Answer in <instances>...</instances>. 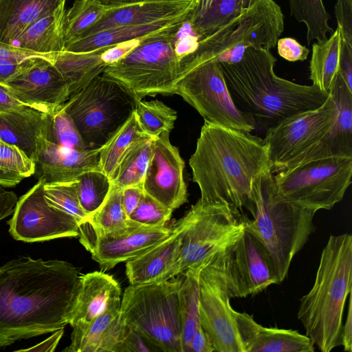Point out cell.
<instances>
[{"mask_svg":"<svg viewBox=\"0 0 352 352\" xmlns=\"http://www.w3.org/2000/svg\"><path fill=\"white\" fill-rule=\"evenodd\" d=\"M80 276L72 264L30 256L0 266V349L69 324Z\"/></svg>","mask_w":352,"mask_h":352,"instance_id":"cell-1","label":"cell"},{"mask_svg":"<svg viewBox=\"0 0 352 352\" xmlns=\"http://www.w3.org/2000/svg\"><path fill=\"white\" fill-rule=\"evenodd\" d=\"M189 165L201 202L226 204L236 213L247 210L254 217V182L271 170L263 139L204 120Z\"/></svg>","mask_w":352,"mask_h":352,"instance_id":"cell-2","label":"cell"},{"mask_svg":"<svg viewBox=\"0 0 352 352\" xmlns=\"http://www.w3.org/2000/svg\"><path fill=\"white\" fill-rule=\"evenodd\" d=\"M276 58L268 50L246 48L236 63H219L236 106L267 129L294 114L322 105L329 93L277 76Z\"/></svg>","mask_w":352,"mask_h":352,"instance_id":"cell-3","label":"cell"},{"mask_svg":"<svg viewBox=\"0 0 352 352\" xmlns=\"http://www.w3.org/2000/svg\"><path fill=\"white\" fill-rule=\"evenodd\" d=\"M352 292V236L331 235L309 292L300 299L297 318L322 352L341 346L342 317Z\"/></svg>","mask_w":352,"mask_h":352,"instance_id":"cell-4","label":"cell"},{"mask_svg":"<svg viewBox=\"0 0 352 352\" xmlns=\"http://www.w3.org/2000/svg\"><path fill=\"white\" fill-rule=\"evenodd\" d=\"M254 217L245 228L258 237L270 253L279 282L287 277L293 258L314 232L316 211L277 199L273 173L268 170L254 182Z\"/></svg>","mask_w":352,"mask_h":352,"instance_id":"cell-5","label":"cell"},{"mask_svg":"<svg viewBox=\"0 0 352 352\" xmlns=\"http://www.w3.org/2000/svg\"><path fill=\"white\" fill-rule=\"evenodd\" d=\"M276 173L274 194L277 199L316 212L331 210L351 184L352 156L312 159Z\"/></svg>","mask_w":352,"mask_h":352,"instance_id":"cell-6","label":"cell"},{"mask_svg":"<svg viewBox=\"0 0 352 352\" xmlns=\"http://www.w3.org/2000/svg\"><path fill=\"white\" fill-rule=\"evenodd\" d=\"M182 279L127 287L120 304L126 325L148 338L162 351L182 352L178 291Z\"/></svg>","mask_w":352,"mask_h":352,"instance_id":"cell-7","label":"cell"},{"mask_svg":"<svg viewBox=\"0 0 352 352\" xmlns=\"http://www.w3.org/2000/svg\"><path fill=\"white\" fill-rule=\"evenodd\" d=\"M136 99L120 83L98 75L63 104L91 149L102 147L133 113Z\"/></svg>","mask_w":352,"mask_h":352,"instance_id":"cell-8","label":"cell"},{"mask_svg":"<svg viewBox=\"0 0 352 352\" xmlns=\"http://www.w3.org/2000/svg\"><path fill=\"white\" fill-rule=\"evenodd\" d=\"M179 33L148 39L108 65L102 74L120 83L136 100L146 96L175 94L180 78V59L175 50Z\"/></svg>","mask_w":352,"mask_h":352,"instance_id":"cell-9","label":"cell"},{"mask_svg":"<svg viewBox=\"0 0 352 352\" xmlns=\"http://www.w3.org/2000/svg\"><path fill=\"white\" fill-rule=\"evenodd\" d=\"M247 217L226 204L198 200L173 225L182 238L179 275L234 243L243 234Z\"/></svg>","mask_w":352,"mask_h":352,"instance_id":"cell-10","label":"cell"},{"mask_svg":"<svg viewBox=\"0 0 352 352\" xmlns=\"http://www.w3.org/2000/svg\"><path fill=\"white\" fill-rule=\"evenodd\" d=\"M338 116L336 101L329 96L320 107L300 112L280 121L266 130L263 139L272 173L296 164L324 140Z\"/></svg>","mask_w":352,"mask_h":352,"instance_id":"cell-11","label":"cell"},{"mask_svg":"<svg viewBox=\"0 0 352 352\" xmlns=\"http://www.w3.org/2000/svg\"><path fill=\"white\" fill-rule=\"evenodd\" d=\"M175 94L206 121L250 133L256 127L254 118L233 102L217 61L206 62L188 72L177 82Z\"/></svg>","mask_w":352,"mask_h":352,"instance_id":"cell-12","label":"cell"},{"mask_svg":"<svg viewBox=\"0 0 352 352\" xmlns=\"http://www.w3.org/2000/svg\"><path fill=\"white\" fill-rule=\"evenodd\" d=\"M223 250L207 260L199 274V319L214 351L243 352L230 305Z\"/></svg>","mask_w":352,"mask_h":352,"instance_id":"cell-13","label":"cell"},{"mask_svg":"<svg viewBox=\"0 0 352 352\" xmlns=\"http://www.w3.org/2000/svg\"><path fill=\"white\" fill-rule=\"evenodd\" d=\"M45 183L39 179L18 199L8 221L9 232L14 239L32 243L78 236L80 222L47 203L44 196Z\"/></svg>","mask_w":352,"mask_h":352,"instance_id":"cell-14","label":"cell"},{"mask_svg":"<svg viewBox=\"0 0 352 352\" xmlns=\"http://www.w3.org/2000/svg\"><path fill=\"white\" fill-rule=\"evenodd\" d=\"M223 255L232 298L256 295L279 284L270 253L245 228L241 236L223 250Z\"/></svg>","mask_w":352,"mask_h":352,"instance_id":"cell-15","label":"cell"},{"mask_svg":"<svg viewBox=\"0 0 352 352\" xmlns=\"http://www.w3.org/2000/svg\"><path fill=\"white\" fill-rule=\"evenodd\" d=\"M168 132L153 139L152 155L143 182V191L164 206L174 210L188 201L184 179L185 163Z\"/></svg>","mask_w":352,"mask_h":352,"instance_id":"cell-16","label":"cell"},{"mask_svg":"<svg viewBox=\"0 0 352 352\" xmlns=\"http://www.w3.org/2000/svg\"><path fill=\"white\" fill-rule=\"evenodd\" d=\"M170 232L171 228L166 226H140L120 236L101 237L96 236L89 224L85 221L79 225L78 236L80 243L91 253L92 259L101 268L110 270L118 263L143 254Z\"/></svg>","mask_w":352,"mask_h":352,"instance_id":"cell-17","label":"cell"},{"mask_svg":"<svg viewBox=\"0 0 352 352\" xmlns=\"http://www.w3.org/2000/svg\"><path fill=\"white\" fill-rule=\"evenodd\" d=\"M3 86L20 102L43 113L54 111L70 96L60 72L44 58H40L23 76Z\"/></svg>","mask_w":352,"mask_h":352,"instance_id":"cell-18","label":"cell"},{"mask_svg":"<svg viewBox=\"0 0 352 352\" xmlns=\"http://www.w3.org/2000/svg\"><path fill=\"white\" fill-rule=\"evenodd\" d=\"M99 152L100 148L78 151L62 147L41 134L36 143L35 173L45 183L72 182L85 172L100 170Z\"/></svg>","mask_w":352,"mask_h":352,"instance_id":"cell-19","label":"cell"},{"mask_svg":"<svg viewBox=\"0 0 352 352\" xmlns=\"http://www.w3.org/2000/svg\"><path fill=\"white\" fill-rule=\"evenodd\" d=\"M199 2L200 0H151L130 4L113 5L78 39L111 28L150 23L191 14L196 11Z\"/></svg>","mask_w":352,"mask_h":352,"instance_id":"cell-20","label":"cell"},{"mask_svg":"<svg viewBox=\"0 0 352 352\" xmlns=\"http://www.w3.org/2000/svg\"><path fill=\"white\" fill-rule=\"evenodd\" d=\"M181 248L180 233L173 226L166 239L126 261V275L130 285L158 283L179 276Z\"/></svg>","mask_w":352,"mask_h":352,"instance_id":"cell-21","label":"cell"},{"mask_svg":"<svg viewBox=\"0 0 352 352\" xmlns=\"http://www.w3.org/2000/svg\"><path fill=\"white\" fill-rule=\"evenodd\" d=\"M243 352H314V344L296 330L265 327L252 316L234 309Z\"/></svg>","mask_w":352,"mask_h":352,"instance_id":"cell-22","label":"cell"},{"mask_svg":"<svg viewBox=\"0 0 352 352\" xmlns=\"http://www.w3.org/2000/svg\"><path fill=\"white\" fill-rule=\"evenodd\" d=\"M120 286L113 276L102 272L81 275L69 324H89L111 309L120 306Z\"/></svg>","mask_w":352,"mask_h":352,"instance_id":"cell-23","label":"cell"},{"mask_svg":"<svg viewBox=\"0 0 352 352\" xmlns=\"http://www.w3.org/2000/svg\"><path fill=\"white\" fill-rule=\"evenodd\" d=\"M69 352H121L126 325L120 306L111 309L89 324L72 327Z\"/></svg>","mask_w":352,"mask_h":352,"instance_id":"cell-24","label":"cell"},{"mask_svg":"<svg viewBox=\"0 0 352 352\" xmlns=\"http://www.w3.org/2000/svg\"><path fill=\"white\" fill-rule=\"evenodd\" d=\"M329 93L338 107L336 123L328 137L300 162L333 155L352 156V91L338 74Z\"/></svg>","mask_w":352,"mask_h":352,"instance_id":"cell-25","label":"cell"},{"mask_svg":"<svg viewBox=\"0 0 352 352\" xmlns=\"http://www.w3.org/2000/svg\"><path fill=\"white\" fill-rule=\"evenodd\" d=\"M195 12L150 23L122 25L103 30L65 45L64 50L72 52H90L151 34L181 29L194 16Z\"/></svg>","mask_w":352,"mask_h":352,"instance_id":"cell-26","label":"cell"},{"mask_svg":"<svg viewBox=\"0 0 352 352\" xmlns=\"http://www.w3.org/2000/svg\"><path fill=\"white\" fill-rule=\"evenodd\" d=\"M66 0H0V43L14 45L25 30Z\"/></svg>","mask_w":352,"mask_h":352,"instance_id":"cell-27","label":"cell"},{"mask_svg":"<svg viewBox=\"0 0 352 352\" xmlns=\"http://www.w3.org/2000/svg\"><path fill=\"white\" fill-rule=\"evenodd\" d=\"M45 113L29 107L19 111L0 112V138L17 146L34 161Z\"/></svg>","mask_w":352,"mask_h":352,"instance_id":"cell-28","label":"cell"},{"mask_svg":"<svg viewBox=\"0 0 352 352\" xmlns=\"http://www.w3.org/2000/svg\"><path fill=\"white\" fill-rule=\"evenodd\" d=\"M65 3L30 25L15 45L40 54H58L64 50L63 23Z\"/></svg>","mask_w":352,"mask_h":352,"instance_id":"cell-29","label":"cell"},{"mask_svg":"<svg viewBox=\"0 0 352 352\" xmlns=\"http://www.w3.org/2000/svg\"><path fill=\"white\" fill-rule=\"evenodd\" d=\"M107 47L85 52L63 50L57 54L54 65L63 76L70 96L102 74L107 65L100 56Z\"/></svg>","mask_w":352,"mask_h":352,"instance_id":"cell-30","label":"cell"},{"mask_svg":"<svg viewBox=\"0 0 352 352\" xmlns=\"http://www.w3.org/2000/svg\"><path fill=\"white\" fill-rule=\"evenodd\" d=\"M342 36L337 27L330 37L312 45L309 79L312 85L329 93L339 74Z\"/></svg>","mask_w":352,"mask_h":352,"instance_id":"cell-31","label":"cell"},{"mask_svg":"<svg viewBox=\"0 0 352 352\" xmlns=\"http://www.w3.org/2000/svg\"><path fill=\"white\" fill-rule=\"evenodd\" d=\"M205 262L188 268L182 274L183 277L178 291L182 352H188V345L193 336L201 327L199 274Z\"/></svg>","mask_w":352,"mask_h":352,"instance_id":"cell-32","label":"cell"},{"mask_svg":"<svg viewBox=\"0 0 352 352\" xmlns=\"http://www.w3.org/2000/svg\"><path fill=\"white\" fill-rule=\"evenodd\" d=\"M122 190L111 184L102 204L86 221L96 236L117 237L140 227L130 221L125 213Z\"/></svg>","mask_w":352,"mask_h":352,"instance_id":"cell-33","label":"cell"},{"mask_svg":"<svg viewBox=\"0 0 352 352\" xmlns=\"http://www.w3.org/2000/svg\"><path fill=\"white\" fill-rule=\"evenodd\" d=\"M153 139L143 137L129 146L112 175V185L122 190L128 186L142 188L152 155Z\"/></svg>","mask_w":352,"mask_h":352,"instance_id":"cell-34","label":"cell"},{"mask_svg":"<svg viewBox=\"0 0 352 352\" xmlns=\"http://www.w3.org/2000/svg\"><path fill=\"white\" fill-rule=\"evenodd\" d=\"M146 136L133 111L128 120L100 148L99 168L110 181L129 146L135 140Z\"/></svg>","mask_w":352,"mask_h":352,"instance_id":"cell-35","label":"cell"},{"mask_svg":"<svg viewBox=\"0 0 352 352\" xmlns=\"http://www.w3.org/2000/svg\"><path fill=\"white\" fill-rule=\"evenodd\" d=\"M100 0H76L65 11L63 23L65 45L78 39L111 8Z\"/></svg>","mask_w":352,"mask_h":352,"instance_id":"cell-36","label":"cell"},{"mask_svg":"<svg viewBox=\"0 0 352 352\" xmlns=\"http://www.w3.org/2000/svg\"><path fill=\"white\" fill-rule=\"evenodd\" d=\"M41 135L47 141L67 148L78 151L91 149L63 105L54 111L45 113Z\"/></svg>","mask_w":352,"mask_h":352,"instance_id":"cell-37","label":"cell"},{"mask_svg":"<svg viewBox=\"0 0 352 352\" xmlns=\"http://www.w3.org/2000/svg\"><path fill=\"white\" fill-rule=\"evenodd\" d=\"M134 112L142 131L151 138L170 133L177 117L174 109L157 100H136Z\"/></svg>","mask_w":352,"mask_h":352,"instance_id":"cell-38","label":"cell"},{"mask_svg":"<svg viewBox=\"0 0 352 352\" xmlns=\"http://www.w3.org/2000/svg\"><path fill=\"white\" fill-rule=\"evenodd\" d=\"M242 8V0H213L204 14L189 23L199 41L237 16Z\"/></svg>","mask_w":352,"mask_h":352,"instance_id":"cell-39","label":"cell"},{"mask_svg":"<svg viewBox=\"0 0 352 352\" xmlns=\"http://www.w3.org/2000/svg\"><path fill=\"white\" fill-rule=\"evenodd\" d=\"M111 186L109 178L100 170L85 172L76 179L80 204L88 217L102 204Z\"/></svg>","mask_w":352,"mask_h":352,"instance_id":"cell-40","label":"cell"},{"mask_svg":"<svg viewBox=\"0 0 352 352\" xmlns=\"http://www.w3.org/2000/svg\"><path fill=\"white\" fill-rule=\"evenodd\" d=\"M44 196L47 203L74 216L79 222L87 220L78 197L76 179L67 182L45 183Z\"/></svg>","mask_w":352,"mask_h":352,"instance_id":"cell-41","label":"cell"},{"mask_svg":"<svg viewBox=\"0 0 352 352\" xmlns=\"http://www.w3.org/2000/svg\"><path fill=\"white\" fill-rule=\"evenodd\" d=\"M173 210L167 208L144 193L129 219L140 226L157 228L166 226Z\"/></svg>","mask_w":352,"mask_h":352,"instance_id":"cell-42","label":"cell"},{"mask_svg":"<svg viewBox=\"0 0 352 352\" xmlns=\"http://www.w3.org/2000/svg\"><path fill=\"white\" fill-rule=\"evenodd\" d=\"M0 168L25 178L35 173L36 164L19 147L0 139Z\"/></svg>","mask_w":352,"mask_h":352,"instance_id":"cell-43","label":"cell"},{"mask_svg":"<svg viewBox=\"0 0 352 352\" xmlns=\"http://www.w3.org/2000/svg\"><path fill=\"white\" fill-rule=\"evenodd\" d=\"M40 58H42L23 60H0V85H5L21 78Z\"/></svg>","mask_w":352,"mask_h":352,"instance_id":"cell-44","label":"cell"},{"mask_svg":"<svg viewBox=\"0 0 352 352\" xmlns=\"http://www.w3.org/2000/svg\"><path fill=\"white\" fill-rule=\"evenodd\" d=\"M153 351H162L141 332L126 325L121 352Z\"/></svg>","mask_w":352,"mask_h":352,"instance_id":"cell-45","label":"cell"},{"mask_svg":"<svg viewBox=\"0 0 352 352\" xmlns=\"http://www.w3.org/2000/svg\"><path fill=\"white\" fill-rule=\"evenodd\" d=\"M335 15L342 40L352 46V0H337Z\"/></svg>","mask_w":352,"mask_h":352,"instance_id":"cell-46","label":"cell"},{"mask_svg":"<svg viewBox=\"0 0 352 352\" xmlns=\"http://www.w3.org/2000/svg\"><path fill=\"white\" fill-rule=\"evenodd\" d=\"M278 54L284 59L290 61H303L307 59L309 50L290 37L278 38L277 43Z\"/></svg>","mask_w":352,"mask_h":352,"instance_id":"cell-47","label":"cell"},{"mask_svg":"<svg viewBox=\"0 0 352 352\" xmlns=\"http://www.w3.org/2000/svg\"><path fill=\"white\" fill-rule=\"evenodd\" d=\"M57 54L36 53L14 45L0 43V60H23L32 58H42L54 63Z\"/></svg>","mask_w":352,"mask_h":352,"instance_id":"cell-48","label":"cell"},{"mask_svg":"<svg viewBox=\"0 0 352 352\" xmlns=\"http://www.w3.org/2000/svg\"><path fill=\"white\" fill-rule=\"evenodd\" d=\"M339 74L352 91V46L342 40L339 64Z\"/></svg>","mask_w":352,"mask_h":352,"instance_id":"cell-49","label":"cell"},{"mask_svg":"<svg viewBox=\"0 0 352 352\" xmlns=\"http://www.w3.org/2000/svg\"><path fill=\"white\" fill-rule=\"evenodd\" d=\"M122 193L124 210L129 219L144 194L143 188L139 186H128L122 189Z\"/></svg>","mask_w":352,"mask_h":352,"instance_id":"cell-50","label":"cell"},{"mask_svg":"<svg viewBox=\"0 0 352 352\" xmlns=\"http://www.w3.org/2000/svg\"><path fill=\"white\" fill-rule=\"evenodd\" d=\"M212 342L201 326L193 336L188 348V352H214Z\"/></svg>","mask_w":352,"mask_h":352,"instance_id":"cell-51","label":"cell"},{"mask_svg":"<svg viewBox=\"0 0 352 352\" xmlns=\"http://www.w3.org/2000/svg\"><path fill=\"white\" fill-rule=\"evenodd\" d=\"M18 201L16 195L0 185V221L13 213Z\"/></svg>","mask_w":352,"mask_h":352,"instance_id":"cell-52","label":"cell"},{"mask_svg":"<svg viewBox=\"0 0 352 352\" xmlns=\"http://www.w3.org/2000/svg\"><path fill=\"white\" fill-rule=\"evenodd\" d=\"M349 295L348 309L346 319L344 324H342L341 331V346L344 351L352 352V295Z\"/></svg>","mask_w":352,"mask_h":352,"instance_id":"cell-53","label":"cell"},{"mask_svg":"<svg viewBox=\"0 0 352 352\" xmlns=\"http://www.w3.org/2000/svg\"><path fill=\"white\" fill-rule=\"evenodd\" d=\"M25 107L5 86L0 85V112L19 111Z\"/></svg>","mask_w":352,"mask_h":352,"instance_id":"cell-54","label":"cell"},{"mask_svg":"<svg viewBox=\"0 0 352 352\" xmlns=\"http://www.w3.org/2000/svg\"><path fill=\"white\" fill-rule=\"evenodd\" d=\"M64 333V329L54 331V333L38 344L18 351H54Z\"/></svg>","mask_w":352,"mask_h":352,"instance_id":"cell-55","label":"cell"},{"mask_svg":"<svg viewBox=\"0 0 352 352\" xmlns=\"http://www.w3.org/2000/svg\"><path fill=\"white\" fill-rule=\"evenodd\" d=\"M24 177L0 168V185L13 187L21 182Z\"/></svg>","mask_w":352,"mask_h":352,"instance_id":"cell-56","label":"cell"},{"mask_svg":"<svg viewBox=\"0 0 352 352\" xmlns=\"http://www.w3.org/2000/svg\"><path fill=\"white\" fill-rule=\"evenodd\" d=\"M213 0H200L198 8L195 13L192 19L188 21L190 23H192L197 18L204 14L210 6Z\"/></svg>","mask_w":352,"mask_h":352,"instance_id":"cell-57","label":"cell"},{"mask_svg":"<svg viewBox=\"0 0 352 352\" xmlns=\"http://www.w3.org/2000/svg\"><path fill=\"white\" fill-rule=\"evenodd\" d=\"M105 5L130 4L151 0H100Z\"/></svg>","mask_w":352,"mask_h":352,"instance_id":"cell-58","label":"cell"},{"mask_svg":"<svg viewBox=\"0 0 352 352\" xmlns=\"http://www.w3.org/2000/svg\"><path fill=\"white\" fill-rule=\"evenodd\" d=\"M1 139V138H0Z\"/></svg>","mask_w":352,"mask_h":352,"instance_id":"cell-59","label":"cell"}]
</instances>
